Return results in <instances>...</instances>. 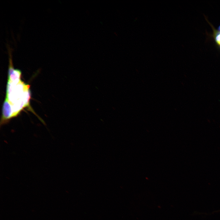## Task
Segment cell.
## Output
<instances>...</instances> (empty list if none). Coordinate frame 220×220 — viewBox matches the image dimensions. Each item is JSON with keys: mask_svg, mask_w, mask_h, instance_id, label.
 <instances>
[{"mask_svg": "<svg viewBox=\"0 0 220 220\" xmlns=\"http://www.w3.org/2000/svg\"><path fill=\"white\" fill-rule=\"evenodd\" d=\"M218 30L220 31V26H219V27L218 28Z\"/></svg>", "mask_w": 220, "mask_h": 220, "instance_id": "3", "label": "cell"}, {"mask_svg": "<svg viewBox=\"0 0 220 220\" xmlns=\"http://www.w3.org/2000/svg\"><path fill=\"white\" fill-rule=\"evenodd\" d=\"M2 113L1 125L7 123L10 119L13 117L12 106L6 99H5L3 104Z\"/></svg>", "mask_w": 220, "mask_h": 220, "instance_id": "1", "label": "cell"}, {"mask_svg": "<svg viewBox=\"0 0 220 220\" xmlns=\"http://www.w3.org/2000/svg\"><path fill=\"white\" fill-rule=\"evenodd\" d=\"M214 35L215 41L220 48V31L215 30Z\"/></svg>", "mask_w": 220, "mask_h": 220, "instance_id": "2", "label": "cell"}]
</instances>
